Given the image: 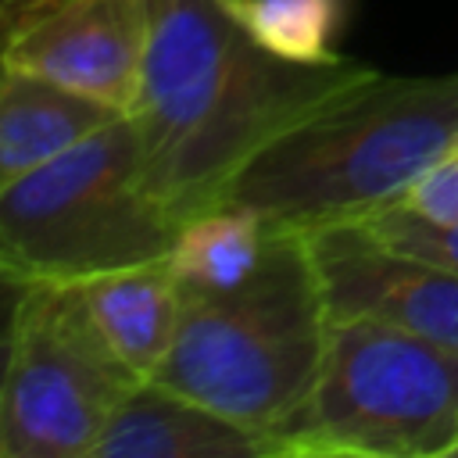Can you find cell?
Returning <instances> with one entry per match:
<instances>
[{"mask_svg": "<svg viewBox=\"0 0 458 458\" xmlns=\"http://www.w3.org/2000/svg\"><path fill=\"white\" fill-rule=\"evenodd\" d=\"M376 72L354 57H276L225 0H150V39L129 107L150 190L182 222L218 208L258 150Z\"/></svg>", "mask_w": 458, "mask_h": 458, "instance_id": "6da1fadb", "label": "cell"}, {"mask_svg": "<svg viewBox=\"0 0 458 458\" xmlns=\"http://www.w3.org/2000/svg\"><path fill=\"white\" fill-rule=\"evenodd\" d=\"M454 150L458 72H376L258 150L222 204L247 208L272 229L318 233L397 204Z\"/></svg>", "mask_w": 458, "mask_h": 458, "instance_id": "7a4b0ae2", "label": "cell"}, {"mask_svg": "<svg viewBox=\"0 0 458 458\" xmlns=\"http://www.w3.org/2000/svg\"><path fill=\"white\" fill-rule=\"evenodd\" d=\"M326 340L329 311L308 236L276 229L254 276L186 297L179 333L150 379L276 440L308 397Z\"/></svg>", "mask_w": 458, "mask_h": 458, "instance_id": "3957f363", "label": "cell"}, {"mask_svg": "<svg viewBox=\"0 0 458 458\" xmlns=\"http://www.w3.org/2000/svg\"><path fill=\"white\" fill-rule=\"evenodd\" d=\"M182 218L150 190L125 111L68 154L0 182V272L7 286L82 283L168 258Z\"/></svg>", "mask_w": 458, "mask_h": 458, "instance_id": "277c9868", "label": "cell"}, {"mask_svg": "<svg viewBox=\"0 0 458 458\" xmlns=\"http://www.w3.org/2000/svg\"><path fill=\"white\" fill-rule=\"evenodd\" d=\"M283 458H447L458 444V347L386 322H329L322 369L276 429Z\"/></svg>", "mask_w": 458, "mask_h": 458, "instance_id": "5b68a950", "label": "cell"}, {"mask_svg": "<svg viewBox=\"0 0 458 458\" xmlns=\"http://www.w3.org/2000/svg\"><path fill=\"white\" fill-rule=\"evenodd\" d=\"M7 293L0 454L93 458L107 422L143 379L107 344L75 283H21Z\"/></svg>", "mask_w": 458, "mask_h": 458, "instance_id": "8992f818", "label": "cell"}, {"mask_svg": "<svg viewBox=\"0 0 458 458\" xmlns=\"http://www.w3.org/2000/svg\"><path fill=\"white\" fill-rule=\"evenodd\" d=\"M150 39V0H4L0 68L32 72L129 111Z\"/></svg>", "mask_w": 458, "mask_h": 458, "instance_id": "52a82bcc", "label": "cell"}, {"mask_svg": "<svg viewBox=\"0 0 458 458\" xmlns=\"http://www.w3.org/2000/svg\"><path fill=\"white\" fill-rule=\"evenodd\" d=\"M304 236L329 322L372 318L458 347V272L394 250L354 222Z\"/></svg>", "mask_w": 458, "mask_h": 458, "instance_id": "ba28073f", "label": "cell"}, {"mask_svg": "<svg viewBox=\"0 0 458 458\" xmlns=\"http://www.w3.org/2000/svg\"><path fill=\"white\" fill-rule=\"evenodd\" d=\"M93 458H283L279 444L154 379L132 386Z\"/></svg>", "mask_w": 458, "mask_h": 458, "instance_id": "9c48e42d", "label": "cell"}, {"mask_svg": "<svg viewBox=\"0 0 458 458\" xmlns=\"http://www.w3.org/2000/svg\"><path fill=\"white\" fill-rule=\"evenodd\" d=\"M122 114L54 79L0 68V182L68 154Z\"/></svg>", "mask_w": 458, "mask_h": 458, "instance_id": "30bf717a", "label": "cell"}, {"mask_svg": "<svg viewBox=\"0 0 458 458\" xmlns=\"http://www.w3.org/2000/svg\"><path fill=\"white\" fill-rule=\"evenodd\" d=\"M75 286L122 361L140 379H150L168 354L186 311V290L175 279L168 258L100 272Z\"/></svg>", "mask_w": 458, "mask_h": 458, "instance_id": "8fae6325", "label": "cell"}, {"mask_svg": "<svg viewBox=\"0 0 458 458\" xmlns=\"http://www.w3.org/2000/svg\"><path fill=\"white\" fill-rule=\"evenodd\" d=\"M276 229L247 208L218 204L182 222L168 265L182 283L186 297L222 293L240 286L265 261Z\"/></svg>", "mask_w": 458, "mask_h": 458, "instance_id": "7c38bea8", "label": "cell"}, {"mask_svg": "<svg viewBox=\"0 0 458 458\" xmlns=\"http://www.w3.org/2000/svg\"><path fill=\"white\" fill-rule=\"evenodd\" d=\"M247 36L276 57L297 64H326L336 54V36L347 25L351 0H225Z\"/></svg>", "mask_w": 458, "mask_h": 458, "instance_id": "4fadbf2b", "label": "cell"}, {"mask_svg": "<svg viewBox=\"0 0 458 458\" xmlns=\"http://www.w3.org/2000/svg\"><path fill=\"white\" fill-rule=\"evenodd\" d=\"M354 225L394 250H404V254H415V258H426L433 265L458 272V225H437V222L408 211L404 204L372 211V215L358 218Z\"/></svg>", "mask_w": 458, "mask_h": 458, "instance_id": "5bb4252c", "label": "cell"}, {"mask_svg": "<svg viewBox=\"0 0 458 458\" xmlns=\"http://www.w3.org/2000/svg\"><path fill=\"white\" fill-rule=\"evenodd\" d=\"M397 204L437 225H458V150L422 172Z\"/></svg>", "mask_w": 458, "mask_h": 458, "instance_id": "9a60e30c", "label": "cell"}, {"mask_svg": "<svg viewBox=\"0 0 458 458\" xmlns=\"http://www.w3.org/2000/svg\"><path fill=\"white\" fill-rule=\"evenodd\" d=\"M447 458H458V444H454V447H451V454H447Z\"/></svg>", "mask_w": 458, "mask_h": 458, "instance_id": "2e32d148", "label": "cell"}]
</instances>
